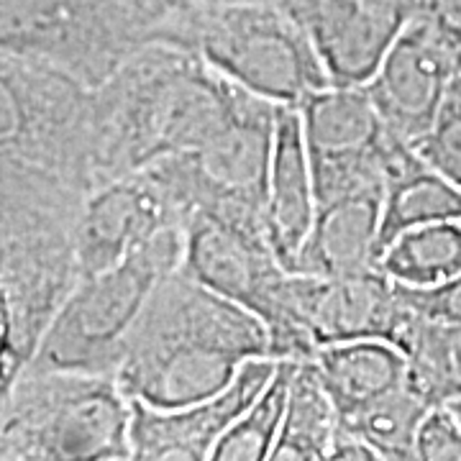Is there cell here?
Wrapping results in <instances>:
<instances>
[{"label":"cell","instance_id":"obj_1","mask_svg":"<svg viewBox=\"0 0 461 461\" xmlns=\"http://www.w3.org/2000/svg\"><path fill=\"white\" fill-rule=\"evenodd\" d=\"M262 357H272L262 318L180 267L149 295L115 382L131 402L175 411L223 393L244 364Z\"/></svg>","mask_w":461,"mask_h":461},{"label":"cell","instance_id":"obj_2","mask_svg":"<svg viewBox=\"0 0 461 461\" xmlns=\"http://www.w3.org/2000/svg\"><path fill=\"white\" fill-rule=\"evenodd\" d=\"M0 395L33 362L80 282L75 226L83 193L51 175L0 167Z\"/></svg>","mask_w":461,"mask_h":461},{"label":"cell","instance_id":"obj_3","mask_svg":"<svg viewBox=\"0 0 461 461\" xmlns=\"http://www.w3.org/2000/svg\"><path fill=\"white\" fill-rule=\"evenodd\" d=\"M131 415L115 377L29 364L0 395V459L131 461Z\"/></svg>","mask_w":461,"mask_h":461},{"label":"cell","instance_id":"obj_4","mask_svg":"<svg viewBox=\"0 0 461 461\" xmlns=\"http://www.w3.org/2000/svg\"><path fill=\"white\" fill-rule=\"evenodd\" d=\"M185 259V229H167L111 269L80 277L33 362L44 369L115 377L149 295Z\"/></svg>","mask_w":461,"mask_h":461},{"label":"cell","instance_id":"obj_5","mask_svg":"<svg viewBox=\"0 0 461 461\" xmlns=\"http://www.w3.org/2000/svg\"><path fill=\"white\" fill-rule=\"evenodd\" d=\"M93 103L95 87L0 51V162L93 193Z\"/></svg>","mask_w":461,"mask_h":461},{"label":"cell","instance_id":"obj_6","mask_svg":"<svg viewBox=\"0 0 461 461\" xmlns=\"http://www.w3.org/2000/svg\"><path fill=\"white\" fill-rule=\"evenodd\" d=\"M195 54L230 83L297 108L330 80L305 29L277 0H223L200 21Z\"/></svg>","mask_w":461,"mask_h":461},{"label":"cell","instance_id":"obj_7","mask_svg":"<svg viewBox=\"0 0 461 461\" xmlns=\"http://www.w3.org/2000/svg\"><path fill=\"white\" fill-rule=\"evenodd\" d=\"M193 203L165 159L105 182L85 198L75 226L80 277L111 269L167 229H187Z\"/></svg>","mask_w":461,"mask_h":461},{"label":"cell","instance_id":"obj_8","mask_svg":"<svg viewBox=\"0 0 461 461\" xmlns=\"http://www.w3.org/2000/svg\"><path fill=\"white\" fill-rule=\"evenodd\" d=\"M459 69L461 47L420 8L364 87L387 131L415 147L436 123Z\"/></svg>","mask_w":461,"mask_h":461},{"label":"cell","instance_id":"obj_9","mask_svg":"<svg viewBox=\"0 0 461 461\" xmlns=\"http://www.w3.org/2000/svg\"><path fill=\"white\" fill-rule=\"evenodd\" d=\"M305 29L330 85L364 87L420 0H277Z\"/></svg>","mask_w":461,"mask_h":461},{"label":"cell","instance_id":"obj_10","mask_svg":"<svg viewBox=\"0 0 461 461\" xmlns=\"http://www.w3.org/2000/svg\"><path fill=\"white\" fill-rule=\"evenodd\" d=\"M280 359L262 357L241 372L218 395L175 411H157L131 402V451L136 461H208L223 433L259 397L275 377Z\"/></svg>","mask_w":461,"mask_h":461},{"label":"cell","instance_id":"obj_11","mask_svg":"<svg viewBox=\"0 0 461 461\" xmlns=\"http://www.w3.org/2000/svg\"><path fill=\"white\" fill-rule=\"evenodd\" d=\"M182 269L264 321L275 315L287 269L277 262L267 236L213 215L195 213L185 229Z\"/></svg>","mask_w":461,"mask_h":461},{"label":"cell","instance_id":"obj_12","mask_svg":"<svg viewBox=\"0 0 461 461\" xmlns=\"http://www.w3.org/2000/svg\"><path fill=\"white\" fill-rule=\"evenodd\" d=\"M318 198H315L313 165L305 144L300 111L282 105L269 177H267V205H264V229L267 241L275 251L277 262L293 272L297 257L305 247L315 226Z\"/></svg>","mask_w":461,"mask_h":461},{"label":"cell","instance_id":"obj_13","mask_svg":"<svg viewBox=\"0 0 461 461\" xmlns=\"http://www.w3.org/2000/svg\"><path fill=\"white\" fill-rule=\"evenodd\" d=\"M384 195H357L318 205L315 226L293 272L318 277H354L375 272Z\"/></svg>","mask_w":461,"mask_h":461},{"label":"cell","instance_id":"obj_14","mask_svg":"<svg viewBox=\"0 0 461 461\" xmlns=\"http://www.w3.org/2000/svg\"><path fill=\"white\" fill-rule=\"evenodd\" d=\"M339 418L393 393L411 377L408 354L387 339H346L321 346L308 359Z\"/></svg>","mask_w":461,"mask_h":461},{"label":"cell","instance_id":"obj_15","mask_svg":"<svg viewBox=\"0 0 461 461\" xmlns=\"http://www.w3.org/2000/svg\"><path fill=\"white\" fill-rule=\"evenodd\" d=\"M438 221H461V185L433 169L415 147L402 144L395 151L387 175L379 251L397 233Z\"/></svg>","mask_w":461,"mask_h":461},{"label":"cell","instance_id":"obj_16","mask_svg":"<svg viewBox=\"0 0 461 461\" xmlns=\"http://www.w3.org/2000/svg\"><path fill=\"white\" fill-rule=\"evenodd\" d=\"M311 154H344L377 147L387 136L366 87L329 85L297 105Z\"/></svg>","mask_w":461,"mask_h":461},{"label":"cell","instance_id":"obj_17","mask_svg":"<svg viewBox=\"0 0 461 461\" xmlns=\"http://www.w3.org/2000/svg\"><path fill=\"white\" fill-rule=\"evenodd\" d=\"M377 269L400 287L433 290L461 277V221H438L397 233L379 251Z\"/></svg>","mask_w":461,"mask_h":461},{"label":"cell","instance_id":"obj_18","mask_svg":"<svg viewBox=\"0 0 461 461\" xmlns=\"http://www.w3.org/2000/svg\"><path fill=\"white\" fill-rule=\"evenodd\" d=\"M339 411L323 390L313 364H297L287 411L282 418L280 436L272 451V461H323L330 456V446L339 430Z\"/></svg>","mask_w":461,"mask_h":461},{"label":"cell","instance_id":"obj_19","mask_svg":"<svg viewBox=\"0 0 461 461\" xmlns=\"http://www.w3.org/2000/svg\"><path fill=\"white\" fill-rule=\"evenodd\" d=\"M430 408L433 402L408 377L393 393L341 415V426L362 436L377 451L379 461H415L418 430Z\"/></svg>","mask_w":461,"mask_h":461},{"label":"cell","instance_id":"obj_20","mask_svg":"<svg viewBox=\"0 0 461 461\" xmlns=\"http://www.w3.org/2000/svg\"><path fill=\"white\" fill-rule=\"evenodd\" d=\"M295 359H280V366L259 397L236 418L218 441L211 461H267L275 451L282 418L287 411L290 382L297 369Z\"/></svg>","mask_w":461,"mask_h":461},{"label":"cell","instance_id":"obj_21","mask_svg":"<svg viewBox=\"0 0 461 461\" xmlns=\"http://www.w3.org/2000/svg\"><path fill=\"white\" fill-rule=\"evenodd\" d=\"M415 459L420 461H461V420L448 405H433L423 418Z\"/></svg>","mask_w":461,"mask_h":461},{"label":"cell","instance_id":"obj_22","mask_svg":"<svg viewBox=\"0 0 461 461\" xmlns=\"http://www.w3.org/2000/svg\"><path fill=\"white\" fill-rule=\"evenodd\" d=\"M411 305L429 321L461 323V277L433 290H408L402 287Z\"/></svg>","mask_w":461,"mask_h":461},{"label":"cell","instance_id":"obj_23","mask_svg":"<svg viewBox=\"0 0 461 461\" xmlns=\"http://www.w3.org/2000/svg\"><path fill=\"white\" fill-rule=\"evenodd\" d=\"M333 461H377V451L364 441L362 436H357L354 430L344 429L339 423L336 438L330 446V456Z\"/></svg>","mask_w":461,"mask_h":461},{"label":"cell","instance_id":"obj_24","mask_svg":"<svg viewBox=\"0 0 461 461\" xmlns=\"http://www.w3.org/2000/svg\"><path fill=\"white\" fill-rule=\"evenodd\" d=\"M420 8L461 47V0H420Z\"/></svg>","mask_w":461,"mask_h":461},{"label":"cell","instance_id":"obj_25","mask_svg":"<svg viewBox=\"0 0 461 461\" xmlns=\"http://www.w3.org/2000/svg\"><path fill=\"white\" fill-rule=\"evenodd\" d=\"M444 405H448V408L454 411V415H456V418H459V420H461V395L451 397V400H446Z\"/></svg>","mask_w":461,"mask_h":461},{"label":"cell","instance_id":"obj_26","mask_svg":"<svg viewBox=\"0 0 461 461\" xmlns=\"http://www.w3.org/2000/svg\"><path fill=\"white\" fill-rule=\"evenodd\" d=\"M215 3H223V0H215Z\"/></svg>","mask_w":461,"mask_h":461}]
</instances>
